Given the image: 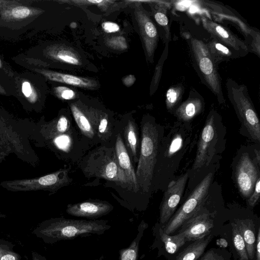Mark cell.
I'll use <instances>...</instances> for the list:
<instances>
[{
    "instance_id": "cell-1",
    "label": "cell",
    "mask_w": 260,
    "mask_h": 260,
    "mask_svg": "<svg viewBox=\"0 0 260 260\" xmlns=\"http://www.w3.org/2000/svg\"><path fill=\"white\" fill-rule=\"evenodd\" d=\"M111 228L104 219H75L62 217L51 218L40 223L32 233L46 244H53L77 237L101 235Z\"/></svg>"
},
{
    "instance_id": "cell-2",
    "label": "cell",
    "mask_w": 260,
    "mask_h": 260,
    "mask_svg": "<svg viewBox=\"0 0 260 260\" xmlns=\"http://www.w3.org/2000/svg\"><path fill=\"white\" fill-rule=\"evenodd\" d=\"M79 167L86 177H98L113 182L130 190L126 177L119 166L114 148L111 144H101L80 159Z\"/></svg>"
},
{
    "instance_id": "cell-3",
    "label": "cell",
    "mask_w": 260,
    "mask_h": 260,
    "mask_svg": "<svg viewBox=\"0 0 260 260\" xmlns=\"http://www.w3.org/2000/svg\"><path fill=\"white\" fill-rule=\"evenodd\" d=\"M141 144L136 175L139 191L149 193L160 140V129L154 121L143 120L141 125Z\"/></svg>"
},
{
    "instance_id": "cell-4",
    "label": "cell",
    "mask_w": 260,
    "mask_h": 260,
    "mask_svg": "<svg viewBox=\"0 0 260 260\" xmlns=\"http://www.w3.org/2000/svg\"><path fill=\"white\" fill-rule=\"evenodd\" d=\"M193 64L200 78L216 96L219 104L225 102L218 66L210 55L206 44L193 38L188 40Z\"/></svg>"
},
{
    "instance_id": "cell-5",
    "label": "cell",
    "mask_w": 260,
    "mask_h": 260,
    "mask_svg": "<svg viewBox=\"0 0 260 260\" xmlns=\"http://www.w3.org/2000/svg\"><path fill=\"white\" fill-rule=\"evenodd\" d=\"M227 95L240 120L251 138L260 141V122L245 85L228 78L225 83Z\"/></svg>"
},
{
    "instance_id": "cell-6",
    "label": "cell",
    "mask_w": 260,
    "mask_h": 260,
    "mask_svg": "<svg viewBox=\"0 0 260 260\" xmlns=\"http://www.w3.org/2000/svg\"><path fill=\"white\" fill-rule=\"evenodd\" d=\"M213 179V173L207 174L188 196L169 220L163 226L167 234L174 233L189 219L205 201Z\"/></svg>"
},
{
    "instance_id": "cell-7",
    "label": "cell",
    "mask_w": 260,
    "mask_h": 260,
    "mask_svg": "<svg viewBox=\"0 0 260 260\" xmlns=\"http://www.w3.org/2000/svg\"><path fill=\"white\" fill-rule=\"evenodd\" d=\"M69 169H61L39 177L3 181L0 185L11 191L45 190L55 193L72 181L69 176Z\"/></svg>"
},
{
    "instance_id": "cell-8",
    "label": "cell",
    "mask_w": 260,
    "mask_h": 260,
    "mask_svg": "<svg viewBox=\"0 0 260 260\" xmlns=\"http://www.w3.org/2000/svg\"><path fill=\"white\" fill-rule=\"evenodd\" d=\"M190 136L187 134V128L180 125L175 126L169 133L161 144L166 148L164 149L160 146L158 149L156 162L154 169L152 183L159 177L161 173L168 169V171L172 169L171 160L175 156H183V148H187V144L190 139L187 141Z\"/></svg>"
},
{
    "instance_id": "cell-9",
    "label": "cell",
    "mask_w": 260,
    "mask_h": 260,
    "mask_svg": "<svg viewBox=\"0 0 260 260\" xmlns=\"http://www.w3.org/2000/svg\"><path fill=\"white\" fill-rule=\"evenodd\" d=\"M218 114L211 111L200 135L192 170H200L208 166L216 152L219 140L217 119Z\"/></svg>"
},
{
    "instance_id": "cell-10",
    "label": "cell",
    "mask_w": 260,
    "mask_h": 260,
    "mask_svg": "<svg viewBox=\"0 0 260 260\" xmlns=\"http://www.w3.org/2000/svg\"><path fill=\"white\" fill-rule=\"evenodd\" d=\"M188 177L189 173L186 172L169 183L160 206V224L164 225L173 215L183 194Z\"/></svg>"
},
{
    "instance_id": "cell-11",
    "label": "cell",
    "mask_w": 260,
    "mask_h": 260,
    "mask_svg": "<svg viewBox=\"0 0 260 260\" xmlns=\"http://www.w3.org/2000/svg\"><path fill=\"white\" fill-rule=\"evenodd\" d=\"M259 170L248 153H243L238 161L235 172L236 182L240 192L249 198L254 189Z\"/></svg>"
},
{
    "instance_id": "cell-12",
    "label": "cell",
    "mask_w": 260,
    "mask_h": 260,
    "mask_svg": "<svg viewBox=\"0 0 260 260\" xmlns=\"http://www.w3.org/2000/svg\"><path fill=\"white\" fill-rule=\"evenodd\" d=\"M135 14L147 58L150 62H153L155 50L159 40L158 31L153 22L141 5L136 7Z\"/></svg>"
},
{
    "instance_id": "cell-13",
    "label": "cell",
    "mask_w": 260,
    "mask_h": 260,
    "mask_svg": "<svg viewBox=\"0 0 260 260\" xmlns=\"http://www.w3.org/2000/svg\"><path fill=\"white\" fill-rule=\"evenodd\" d=\"M181 227L179 233L184 234L186 241H194L210 234L213 221L202 206Z\"/></svg>"
},
{
    "instance_id": "cell-14",
    "label": "cell",
    "mask_w": 260,
    "mask_h": 260,
    "mask_svg": "<svg viewBox=\"0 0 260 260\" xmlns=\"http://www.w3.org/2000/svg\"><path fill=\"white\" fill-rule=\"evenodd\" d=\"M203 25L212 38L226 47L239 52L243 56L249 52L247 44L239 39L228 29L206 17L202 19Z\"/></svg>"
},
{
    "instance_id": "cell-15",
    "label": "cell",
    "mask_w": 260,
    "mask_h": 260,
    "mask_svg": "<svg viewBox=\"0 0 260 260\" xmlns=\"http://www.w3.org/2000/svg\"><path fill=\"white\" fill-rule=\"evenodd\" d=\"M113 208V206L107 201L90 200L68 204L66 212L75 217L96 219L109 214Z\"/></svg>"
},
{
    "instance_id": "cell-16",
    "label": "cell",
    "mask_w": 260,
    "mask_h": 260,
    "mask_svg": "<svg viewBox=\"0 0 260 260\" xmlns=\"http://www.w3.org/2000/svg\"><path fill=\"white\" fill-rule=\"evenodd\" d=\"M114 141V146L119 166L126 177L131 191L137 193L139 191V188L136 171L126 149L120 127L115 136Z\"/></svg>"
},
{
    "instance_id": "cell-17",
    "label": "cell",
    "mask_w": 260,
    "mask_h": 260,
    "mask_svg": "<svg viewBox=\"0 0 260 260\" xmlns=\"http://www.w3.org/2000/svg\"><path fill=\"white\" fill-rule=\"evenodd\" d=\"M85 112L92 124L99 143L110 144L111 141L115 140L119 128L117 129L118 126H116V124L113 123L106 113L87 111Z\"/></svg>"
},
{
    "instance_id": "cell-18",
    "label": "cell",
    "mask_w": 260,
    "mask_h": 260,
    "mask_svg": "<svg viewBox=\"0 0 260 260\" xmlns=\"http://www.w3.org/2000/svg\"><path fill=\"white\" fill-rule=\"evenodd\" d=\"M32 70L50 81L89 89L94 88L97 86L96 81L88 78L79 77L38 68H34Z\"/></svg>"
},
{
    "instance_id": "cell-19",
    "label": "cell",
    "mask_w": 260,
    "mask_h": 260,
    "mask_svg": "<svg viewBox=\"0 0 260 260\" xmlns=\"http://www.w3.org/2000/svg\"><path fill=\"white\" fill-rule=\"evenodd\" d=\"M70 109L81 135L88 144L99 143L96 134L86 113L74 104L70 105Z\"/></svg>"
},
{
    "instance_id": "cell-20",
    "label": "cell",
    "mask_w": 260,
    "mask_h": 260,
    "mask_svg": "<svg viewBox=\"0 0 260 260\" xmlns=\"http://www.w3.org/2000/svg\"><path fill=\"white\" fill-rule=\"evenodd\" d=\"M121 131L123 134L124 143L132 161L138 163L140 144L137 124L133 120H128Z\"/></svg>"
},
{
    "instance_id": "cell-21",
    "label": "cell",
    "mask_w": 260,
    "mask_h": 260,
    "mask_svg": "<svg viewBox=\"0 0 260 260\" xmlns=\"http://www.w3.org/2000/svg\"><path fill=\"white\" fill-rule=\"evenodd\" d=\"M203 101L199 97H191L181 103L176 109L175 115L181 122L191 121L202 112Z\"/></svg>"
},
{
    "instance_id": "cell-22",
    "label": "cell",
    "mask_w": 260,
    "mask_h": 260,
    "mask_svg": "<svg viewBox=\"0 0 260 260\" xmlns=\"http://www.w3.org/2000/svg\"><path fill=\"white\" fill-rule=\"evenodd\" d=\"M206 45L212 58L217 66L222 62L243 56L239 52L230 49L213 38Z\"/></svg>"
},
{
    "instance_id": "cell-23",
    "label": "cell",
    "mask_w": 260,
    "mask_h": 260,
    "mask_svg": "<svg viewBox=\"0 0 260 260\" xmlns=\"http://www.w3.org/2000/svg\"><path fill=\"white\" fill-rule=\"evenodd\" d=\"M45 54L48 58L59 62L76 66L81 64L79 55L66 46H50L46 49Z\"/></svg>"
},
{
    "instance_id": "cell-24",
    "label": "cell",
    "mask_w": 260,
    "mask_h": 260,
    "mask_svg": "<svg viewBox=\"0 0 260 260\" xmlns=\"http://www.w3.org/2000/svg\"><path fill=\"white\" fill-rule=\"evenodd\" d=\"M43 135L47 140L67 133L75 127L72 126L71 120L65 115H61L50 122L43 126Z\"/></svg>"
},
{
    "instance_id": "cell-25",
    "label": "cell",
    "mask_w": 260,
    "mask_h": 260,
    "mask_svg": "<svg viewBox=\"0 0 260 260\" xmlns=\"http://www.w3.org/2000/svg\"><path fill=\"white\" fill-rule=\"evenodd\" d=\"M211 236L209 234L194 241L177 256L176 260H197L204 253L211 240Z\"/></svg>"
},
{
    "instance_id": "cell-26",
    "label": "cell",
    "mask_w": 260,
    "mask_h": 260,
    "mask_svg": "<svg viewBox=\"0 0 260 260\" xmlns=\"http://www.w3.org/2000/svg\"><path fill=\"white\" fill-rule=\"evenodd\" d=\"M40 13L25 5H14L0 10V16L5 20H20Z\"/></svg>"
},
{
    "instance_id": "cell-27",
    "label": "cell",
    "mask_w": 260,
    "mask_h": 260,
    "mask_svg": "<svg viewBox=\"0 0 260 260\" xmlns=\"http://www.w3.org/2000/svg\"><path fill=\"white\" fill-rule=\"evenodd\" d=\"M147 227V224L142 220L138 225V233L135 238L128 247L119 251V260H138L140 242Z\"/></svg>"
},
{
    "instance_id": "cell-28",
    "label": "cell",
    "mask_w": 260,
    "mask_h": 260,
    "mask_svg": "<svg viewBox=\"0 0 260 260\" xmlns=\"http://www.w3.org/2000/svg\"><path fill=\"white\" fill-rule=\"evenodd\" d=\"M236 224L243 238L248 258L252 259L254 255L255 237L252 222L249 220H238Z\"/></svg>"
},
{
    "instance_id": "cell-29",
    "label": "cell",
    "mask_w": 260,
    "mask_h": 260,
    "mask_svg": "<svg viewBox=\"0 0 260 260\" xmlns=\"http://www.w3.org/2000/svg\"><path fill=\"white\" fill-rule=\"evenodd\" d=\"M159 234L161 241L164 243L166 251L170 254L176 253L186 242L182 233L170 236L166 234L160 228Z\"/></svg>"
},
{
    "instance_id": "cell-30",
    "label": "cell",
    "mask_w": 260,
    "mask_h": 260,
    "mask_svg": "<svg viewBox=\"0 0 260 260\" xmlns=\"http://www.w3.org/2000/svg\"><path fill=\"white\" fill-rule=\"evenodd\" d=\"M232 235L234 247L240 260H248L245 244L242 235L236 223H232Z\"/></svg>"
},
{
    "instance_id": "cell-31",
    "label": "cell",
    "mask_w": 260,
    "mask_h": 260,
    "mask_svg": "<svg viewBox=\"0 0 260 260\" xmlns=\"http://www.w3.org/2000/svg\"><path fill=\"white\" fill-rule=\"evenodd\" d=\"M181 86H174L170 88L166 93V107L169 111L173 110L180 102L183 93Z\"/></svg>"
},
{
    "instance_id": "cell-32",
    "label": "cell",
    "mask_w": 260,
    "mask_h": 260,
    "mask_svg": "<svg viewBox=\"0 0 260 260\" xmlns=\"http://www.w3.org/2000/svg\"><path fill=\"white\" fill-rule=\"evenodd\" d=\"M14 246L10 241L0 239V260H22L21 255L14 250Z\"/></svg>"
},
{
    "instance_id": "cell-33",
    "label": "cell",
    "mask_w": 260,
    "mask_h": 260,
    "mask_svg": "<svg viewBox=\"0 0 260 260\" xmlns=\"http://www.w3.org/2000/svg\"><path fill=\"white\" fill-rule=\"evenodd\" d=\"M20 90L25 98L30 103H36L39 95L35 86L29 81L23 79L20 83Z\"/></svg>"
},
{
    "instance_id": "cell-34",
    "label": "cell",
    "mask_w": 260,
    "mask_h": 260,
    "mask_svg": "<svg viewBox=\"0 0 260 260\" xmlns=\"http://www.w3.org/2000/svg\"><path fill=\"white\" fill-rule=\"evenodd\" d=\"M54 92L59 98L64 100H70L75 98V92L68 87L59 86L54 88Z\"/></svg>"
},
{
    "instance_id": "cell-35",
    "label": "cell",
    "mask_w": 260,
    "mask_h": 260,
    "mask_svg": "<svg viewBox=\"0 0 260 260\" xmlns=\"http://www.w3.org/2000/svg\"><path fill=\"white\" fill-rule=\"evenodd\" d=\"M154 18L157 24L164 27L165 38L168 40L170 35V29L169 20L166 13L161 11H157L155 13Z\"/></svg>"
},
{
    "instance_id": "cell-36",
    "label": "cell",
    "mask_w": 260,
    "mask_h": 260,
    "mask_svg": "<svg viewBox=\"0 0 260 260\" xmlns=\"http://www.w3.org/2000/svg\"><path fill=\"white\" fill-rule=\"evenodd\" d=\"M107 44L110 47L117 50H124L127 48L126 40L122 36L109 39L107 41Z\"/></svg>"
},
{
    "instance_id": "cell-37",
    "label": "cell",
    "mask_w": 260,
    "mask_h": 260,
    "mask_svg": "<svg viewBox=\"0 0 260 260\" xmlns=\"http://www.w3.org/2000/svg\"><path fill=\"white\" fill-rule=\"evenodd\" d=\"M63 3H68L76 5H98L100 6H105L107 5V3H112V1H93V0H75V1H60Z\"/></svg>"
},
{
    "instance_id": "cell-38",
    "label": "cell",
    "mask_w": 260,
    "mask_h": 260,
    "mask_svg": "<svg viewBox=\"0 0 260 260\" xmlns=\"http://www.w3.org/2000/svg\"><path fill=\"white\" fill-rule=\"evenodd\" d=\"M260 196V177H259L255 184L254 189L248 198V205L251 207H254L257 202Z\"/></svg>"
},
{
    "instance_id": "cell-39",
    "label": "cell",
    "mask_w": 260,
    "mask_h": 260,
    "mask_svg": "<svg viewBox=\"0 0 260 260\" xmlns=\"http://www.w3.org/2000/svg\"><path fill=\"white\" fill-rule=\"evenodd\" d=\"M32 2L30 1L0 0V10L14 5H27Z\"/></svg>"
},
{
    "instance_id": "cell-40",
    "label": "cell",
    "mask_w": 260,
    "mask_h": 260,
    "mask_svg": "<svg viewBox=\"0 0 260 260\" xmlns=\"http://www.w3.org/2000/svg\"><path fill=\"white\" fill-rule=\"evenodd\" d=\"M199 260H225L222 256L212 249L207 251Z\"/></svg>"
},
{
    "instance_id": "cell-41",
    "label": "cell",
    "mask_w": 260,
    "mask_h": 260,
    "mask_svg": "<svg viewBox=\"0 0 260 260\" xmlns=\"http://www.w3.org/2000/svg\"><path fill=\"white\" fill-rule=\"evenodd\" d=\"M102 27L104 31L108 33L115 32L119 30V25L112 22H105L103 23Z\"/></svg>"
},
{
    "instance_id": "cell-42",
    "label": "cell",
    "mask_w": 260,
    "mask_h": 260,
    "mask_svg": "<svg viewBox=\"0 0 260 260\" xmlns=\"http://www.w3.org/2000/svg\"><path fill=\"white\" fill-rule=\"evenodd\" d=\"M0 70L7 75L12 77L14 75V72L10 67L0 57Z\"/></svg>"
},
{
    "instance_id": "cell-43",
    "label": "cell",
    "mask_w": 260,
    "mask_h": 260,
    "mask_svg": "<svg viewBox=\"0 0 260 260\" xmlns=\"http://www.w3.org/2000/svg\"><path fill=\"white\" fill-rule=\"evenodd\" d=\"M256 260H260V231L258 230L257 239L256 241Z\"/></svg>"
},
{
    "instance_id": "cell-44",
    "label": "cell",
    "mask_w": 260,
    "mask_h": 260,
    "mask_svg": "<svg viewBox=\"0 0 260 260\" xmlns=\"http://www.w3.org/2000/svg\"><path fill=\"white\" fill-rule=\"evenodd\" d=\"M135 81V78L133 75L128 76L125 77L123 80V83L127 86H131L134 83Z\"/></svg>"
},
{
    "instance_id": "cell-45",
    "label": "cell",
    "mask_w": 260,
    "mask_h": 260,
    "mask_svg": "<svg viewBox=\"0 0 260 260\" xmlns=\"http://www.w3.org/2000/svg\"><path fill=\"white\" fill-rule=\"evenodd\" d=\"M31 260H47L46 257L36 251L31 252Z\"/></svg>"
},
{
    "instance_id": "cell-46",
    "label": "cell",
    "mask_w": 260,
    "mask_h": 260,
    "mask_svg": "<svg viewBox=\"0 0 260 260\" xmlns=\"http://www.w3.org/2000/svg\"><path fill=\"white\" fill-rule=\"evenodd\" d=\"M0 94L3 95H6V92L4 87L0 84Z\"/></svg>"
},
{
    "instance_id": "cell-47",
    "label": "cell",
    "mask_w": 260,
    "mask_h": 260,
    "mask_svg": "<svg viewBox=\"0 0 260 260\" xmlns=\"http://www.w3.org/2000/svg\"><path fill=\"white\" fill-rule=\"evenodd\" d=\"M2 148V147H0V148ZM7 152H4L2 151L0 149V159L2 158V157H3L6 154Z\"/></svg>"
},
{
    "instance_id": "cell-48",
    "label": "cell",
    "mask_w": 260,
    "mask_h": 260,
    "mask_svg": "<svg viewBox=\"0 0 260 260\" xmlns=\"http://www.w3.org/2000/svg\"><path fill=\"white\" fill-rule=\"evenodd\" d=\"M70 26L72 28H75L77 27V23L75 22H73L70 23Z\"/></svg>"
},
{
    "instance_id": "cell-49",
    "label": "cell",
    "mask_w": 260,
    "mask_h": 260,
    "mask_svg": "<svg viewBox=\"0 0 260 260\" xmlns=\"http://www.w3.org/2000/svg\"><path fill=\"white\" fill-rule=\"evenodd\" d=\"M104 256L103 255H102L100 258L96 259L95 260H104Z\"/></svg>"
},
{
    "instance_id": "cell-50",
    "label": "cell",
    "mask_w": 260,
    "mask_h": 260,
    "mask_svg": "<svg viewBox=\"0 0 260 260\" xmlns=\"http://www.w3.org/2000/svg\"><path fill=\"white\" fill-rule=\"evenodd\" d=\"M6 216L5 215L2 214L1 212H0V218H2V217H5Z\"/></svg>"
}]
</instances>
